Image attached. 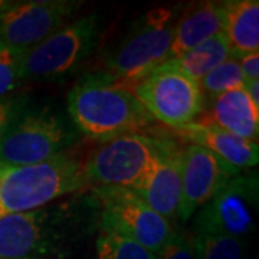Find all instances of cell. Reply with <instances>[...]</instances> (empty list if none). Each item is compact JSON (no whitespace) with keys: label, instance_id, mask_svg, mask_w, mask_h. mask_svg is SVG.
<instances>
[{"label":"cell","instance_id":"22","mask_svg":"<svg viewBox=\"0 0 259 259\" xmlns=\"http://www.w3.org/2000/svg\"><path fill=\"white\" fill-rule=\"evenodd\" d=\"M26 51L0 44V98L15 94L23 82V55Z\"/></svg>","mask_w":259,"mask_h":259},{"label":"cell","instance_id":"28","mask_svg":"<svg viewBox=\"0 0 259 259\" xmlns=\"http://www.w3.org/2000/svg\"><path fill=\"white\" fill-rule=\"evenodd\" d=\"M5 170H6V168H2V167H0V183H2V179H3V175H5Z\"/></svg>","mask_w":259,"mask_h":259},{"label":"cell","instance_id":"1","mask_svg":"<svg viewBox=\"0 0 259 259\" xmlns=\"http://www.w3.org/2000/svg\"><path fill=\"white\" fill-rule=\"evenodd\" d=\"M66 114L78 134L100 143L144 134L154 122L134 94L101 72L83 76L71 88Z\"/></svg>","mask_w":259,"mask_h":259},{"label":"cell","instance_id":"7","mask_svg":"<svg viewBox=\"0 0 259 259\" xmlns=\"http://www.w3.org/2000/svg\"><path fill=\"white\" fill-rule=\"evenodd\" d=\"M170 143L171 140L148 134H128L101 143L83 160L88 186L133 189Z\"/></svg>","mask_w":259,"mask_h":259},{"label":"cell","instance_id":"16","mask_svg":"<svg viewBox=\"0 0 259 259\" xmlns=\"http://www.w3.org/2000/svg\"><path fill=\"white\" fill-rule=\"evenodd\" d=\"M209 110L202 112V115L206 114L209 120L203 122L258 143L259 107L253 104L243 88L212 97L209 98Z\"/></svg>","mask_w":259,"mask_h":259},{"label":"cell","instance_id":"14","mask_svg":"<svg viewBox=\"0 0 259 259\" xmlns=\"http://www.w3.org/2000/svg\"><path fill=\"white\" fill-rule=\"evenodd\" d=\"M173 131L179 139L209 150L214 156L241 171L258 166L259 146L255 141L238 137L203 121H194L193 124Z\"/></svg>","mask_w":259,"mask_h":259},{"label":"cell","instance_id":"4","mask_svg":"<svg viewBox=\"0 0 259 259\" xmlns=\"http://www.w3.org/2000/svg\"><path fill=\"white\" fill-rule=\"evenodd\" d=\"M87 187L83 160L71 150L39 164L6 168L0 183V218L36 210Z\"/></svg>","mask_w":259,"mask_h":259},{"label":"cell","instance_id":"23","mask_svg":"<svg viewBox=\"0 0 259 259\" xmlns=\"http://www.w3.org/2000/svg\"><path fill=\"white\" fill-rule=\"evenodd\" d=\"M30 102L26 94H12L5 98H0V140L10 128L12 122L16 120L23 108Z\"/></svg>","mask_w":259,"mask_h":259},{"label":"cell","instance_id":"15","mask_svg":"<svg viewBox=\"0 0 259 259\" xmlns=\"http://www.w3.org/2000/svg\"><path fill=\"white\" fill-rule=\"evenodd\" d=\"M225 19V2L204 0L183 8L177 19L168 59L186 54L189 49L221 33ZM167 59V61H168Z\"/></svg>","mask_w":259,"mask_h":259},{"label":"cell","instance_id":"3","mask_svg":"<svg viewBox=\"0 0 259 259\" xmlns=\"http://www.w3.org/2000/svg\"><path fill=\"white\" fill-rule=\"evenodd\" d=\"M183 6L148 10L114 48L101 74L114 83L133 90L151 71L166 62Z\"/></svg>","mask_w":259,"mask_h":259},{"label":"cell","instance_id":"8","mask_svg":"<svg viewBox=\"0 0 259 259\" xmlns=\"http://www.w3.org/2000/svg\"><path fill=\"white\" fill-rule=\"evenodd\" d=\"M69 206H45L0 218V259H39L56 252L76 226Z\"/></svg>","mask_w":259,"mask_h":259},{"label":"cell","instance_id":"6","mask_svg":"<svg viewBox=\"0 0 259 259\" xmlns=\"http://www.w3.org/2000/svg\"><path fill=\"white\" fill-rule=\"evenodd\" d=\"M101 229L137 242L157 255L173 236V222L160 216L130 187H93Z\"/></svg>","mask_w":259,"mask_h":259},{"label":"cell","instance_id":"9","mask_svg":"<svg viewBox=\"0 0 259 259\" xmlns=\"http://www.w3.org/2000/svg\"><path fill=\"white\" fill-rule=\"evenodd\" d=\"M131 93L153 121L171 130L193 124L206 107L199 82L166 64L143 78Z\"/></svg>","mask_w":259,"mask_h":259},{"label":"cell","instance_id":"11","mask_svg":"<svg viewBox=\"0 0 259 259\" xmlns=\"http://www.w3.org/2000/svg\"><path fill=\"white\" fill-rule=\"evenodd\" d=\"M74 0L13 2L0 13V44L28 51L68 23L81 8Z\"/></svg>","mask_w":259,"mask_h":259},{"label":"cell","instance_id":"25","mask_svg":"<svg viewBox=\"0 0 259 259\" xmlns=\"http://www.w3.org/2000/svg\"><path fill=\"white\" fill-rule=\"evenodd\" d=\"M238 62L246 81H259V52L242 56Z\"/></svg>","mask_w":259,"mask_h":259},{"label":"cell","instance_id":"26","mask_svg":"<svg viewBox=\"0 0 259 259\" xmlns=\"http://www.w3.org/2000/svg\"><path fill=\"white\" fill-rule=\"evenodd\" d=\"M243 90L249 95V98L255 105L259 107V81H246Z\"/></svg>","mask_w":259,"mask_h":259},{"label":"cell","instance_id":"24","mask_svg":"<svg viewBox=\"0 0 259 259\" xmlns=\"http://www.w3.org/2000/svg\"><path fill=\"white\" fill-rule=\"evenodd\" d=\"M157 259H196L192 238H189L183 231L175 229L170 241L157 253Z\"/></svg>","mask_w":259,"mask_h":259},{"label":"cell","instance_id":"21","mask_svg":"<svg viewBox=\"0 0 259 259\" xmlns=\"http://www.w3.org/2000/svg\"><path fill=\"white\" fill-rule=\"evenodd\" d=\"M245 82L246 79L242 74L239 62L229 58L203 76L199 81V85L203 91L204 98H212L219 94L241 90L245 87Z\"/></svg>","mask_w":259,"mask_h":259},{"label":"cell","instance_id":"5","mask_svg":"<svg viewBox=\"0 0 259 259\" xmlns=\"http://www.w3.org/2000/svg\"><path fill=\"white\" fill-rule=\"evenodd\" d=\"M101 37V18L90 13L69 20L23 55V81L61 82L93 55Z\"/></svg>","mask_w":259,"mask_h":259},{"label":"cell","instance_id":"19","mask_svg":"<svg viewBox=\"0 0 259 259\" xmlns=\"http://www.w3.org/2000/svg\"><path fill=\"white\" fill-rule=\"evenodd\" d=\"M196 259H243L246 242L241 238L193 233L192 236Z\"/></svg>","mask_w":259,"mask_h":259},{"label":"cell","instance_id":"27","mask_svg":"<svg viewBox=\"0 0 259 259\" xmlns=\"http://www.w3.org/2000/svg\"><path fill=\"white\" fill-rule=\"evenodd\" d=\"M12 3H13V2H10V0H0V13L8 9Z\"/></svg>","mask_w":259,"mask_h":259},{"label":"cell","instance_id":"12","mask_svg":"<svg viewBox=\"0 0 259 259\" xmlns=\"http://www.w3.org/2000/svg\"><path fill=\"white\" fill-rule=\"evenodd\" d=\"M241 170L232 167L209 150L187 144L182 160V197L177 210L180 222H189L232 177Z\"/></svg>","mask_w":259,"mask_h":259},{"label":"cell","instance_id":"29","mask_svg":"<svg viewBox=\"0 0 259 259\" xmlns=\"http://www.w3.org/2000/svg\"><path fill=\"white\" fill-rule=\"evenodd\" d=\"M248 259H256V258H248Z\"/></svg>","mask_w":259,"mask_h":259},{"label":"cell","instance_id":"17","mask_svg":"<svg viewBox=\"0 0 259 259\" xmlns=\"http://www.w3.org/2000/svg\"><path fill=\"white\" fill-rule=\"evenodd\" d=\"M222 32L228 39L231 58L259 52V2L226 0Z\"/></svg>","mask_w":259,"mask_h":259},{"label":"cell","instance_id":"20","mask_svg":"<svg viewBox=\"0 0 259 259\" xmlns=\"http://www.w3.org/2000/svg\"><path fill=\"white\" fill-rule=\"evenodd\" d=\"M97 259H157V255L115 232L100 229Z\"/></svg>","mask_w":259,"mask_h":259},{"label":"cell","instance_id":"2","mask_svg":"<svg viewBox=\"0 0 259 259\" xmlns=\"http://www.w3.org/2000/svg\"><path fill=\"white\" fill-rule=\"evenodd\" d=\"M78 140L66 111L54 104L29 102L0 140V167L44 163L69 151Z\"/></svg>","mask_w":259,"mask_h":259},{"label":"cell","instance_id":"18","mask_svg":"<svg viewBox=\"0 0 259 259\" xmlns=\"http://www.w3.org/2000/svg\"><path fill=\"white\" fill-rule=\"evenodd\" d=\"M231 58V49L225 33L221 32L214 36L206 39L204 42L189 49L186 54L168 59L163 64L168 65L180 71L186 76L199 82L203 76L209 74L216 66Z\"/></svg>","mask_w":259,"mask_h":259},{"label":"cell","instance_id":"13","mask_svg":"<svg viewBox=\"0 0 259 259\" xmlns=\"http://www.w3.org/2000/svg\"><path fill=\"white\" fill-rule=\"evenodd\" d=\"M182 160L183 146L171 140L146 176L131 189L154 212L170 222L177 218L182 197Z\"/></svg>","mask_w":259,"mask_h":259},{"label":"cell","instance_id":"10","mask_svg":"<svg viewBox=\"0 0 259 259\" xmlns=\"http://www.w3.org/2000/svg\"><path fill=\"white\" fill-rule=\"evenodd\" d=\"M258 206V171H241L194 213V233L245 239L255 231Z\"/></svg>","mask_w":259,"mask_h":259}]
</instances>
